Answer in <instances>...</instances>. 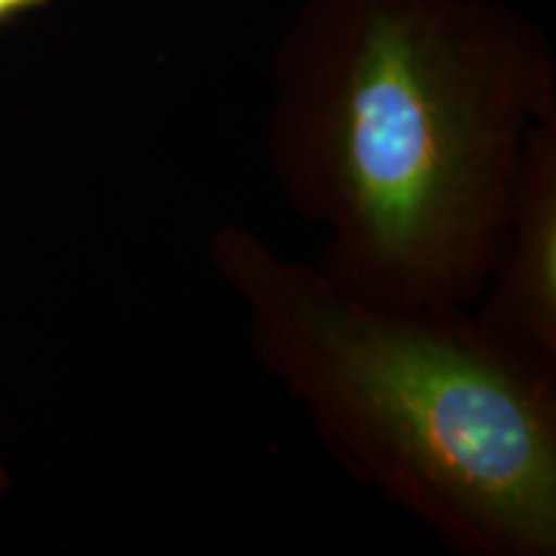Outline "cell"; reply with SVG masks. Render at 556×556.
<instances>
[{
  "label": "cell",
  "instance_id": "cell-4",
  "mask_svg": "<svg viewBox=\"0 0 556 556\" xmlns=\"http://www.w3.org/2000/svg\"><path fill=\"white\" fill-rule=\"evenodd\" d=\"M47 5H50V0H0V29L29 16V13L47 9Z\"/></svg>",
  "mask_w": 556,
  "mask_h": 556
},
{
  "label": "cell",
  "instance_id": "cell-2",
  "mask_svg": "<svg viewBox=\"0 0 556 556\" xmlns=\"http://www.w3.org/2000/svg\"><path fill=\"white\" fill-rule=\"evenodd\" d=\"M208 263L255 358L361 484L469 556L556 552V366L471 309L371 302L222 225Z\"/></svg>",
  "mask_w": 556,
  "mask_h": 556
},
{
  "label": "cell",
  "instance_id": "cell-1",
  "mask_svg": "<svg viewBox=\"0 0 556 556\" xmlns=\"http://www.w3.org/2000/svg\"><path fill=\"white\" fill-rule=\"evenodd\" d=\"M544 47L458 0H315L278 67L268 157L317 266L402 309H471L533 131Z\"/></svg>",
  "mask_w": 556,
  "mask_h": 556
},
{
  "label": "cell",
  "instance_id": "cell-3",
  "mask_svg": "<svg viewBox=\"0 0 556 556\" xmlns=\"http://www.w3.org/2000/svg\"><path fill=\"white\" fill-rule=\"evenodd\" d=\"M495 336L556 366V111L533 131L482 296Z\"/></svg>",
  "mask_w": 556,
  "mask_h": 556
},
{
  "label": "cell",
  "instance_id": "cell-5",
  "mask_svg": "<svg viewBox=\"0 0 556 556\" xmlns=\"http://www.w3.org/2000/svg\"><path fill=\"white\" fill-rule=\"evenodd\" d=\"M0 422H3V417H0ZM9 486H11L9 471H5V467H3V462H0V500H3V495H5V492H9Z\"/></svg>",
  "mask_w": 556,
  "mask_h": 556
}]
</instances>
